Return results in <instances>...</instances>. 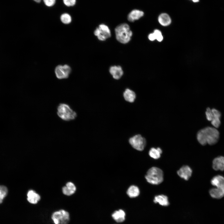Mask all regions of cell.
Listing matches in <instances>:
<instances>
[{
    "mask_svg": "<svg viewBox=\"0 0 224 224\" xmlns=\"http://www.w3.org/2000/svg\"><path fill=\"white\" fill-rule=\"evenodd\" d=\"M198 142L202 145L216 144L219 138V133L216 128L208 127L199 130L197 135Z\"/></svg>",
    "mask_w": 224,
    "mask_h": 224,
    "instance_id": "obj_1",
    "label": "cell"
},
{
    "mask_svg": "<svg viewBox=\"0 0 224 224\" xmlns=\"http://www.w3.org/2000/svg\"><path fill=\"white\" fill-rule=\"evenodd\" d=\"M115 32L117 40L123 44L128 43L133 34L129 26L126 23L118 25L115 29Z\"/></svg>",
    "mask_w": 224,
    "mask_h": 224,
    "instance_id": "obj_2",
    "label": "cell"
},
{
    "mask_svg": "<svg viewBox=\"0 0 224 224\" xmlns=\"http://www.w3.org/2000/svg\"><path fill=\"white\" fill-rule=\"evenodd\" d=\"M57 114L62 120L69 121L74 120L77 117V114L67 104L61 103L57 107Z\"/></svg>",
    "mask_w": 224,
    "mask_h": 224,
    "instance_id": "obj_3",
    "label": "cell"
},
{
    "mask_svg": "<svg viewBox=\"0 0 224 224\" xmlns=\"http://www.w3.org/2000/svg\"><path fill=\"white\" fill-rule=\"evenodd\" d=\"M145 178L147 181L150 184H159L163 180V173L162 170L159 168L152 167L148 170Z\"/></svg>",
    "mask_w": 224,
    "mask_h": 224,
    "instance_id": "obj_4",
    "label": "cell"
},
{
    "mask_svg": "<svg viewBox=\"0 0 224 224\" xmlns=\"http://www.w3.org/2000/svg\"><path fill=\"white\" fill-rule=\"evenodd\" d=\"M51 218L54 224H68L70 221L69 213L61 209L53 213Z\"/></svg>",
    "mask_w": 224,
    "mask_h": 224,
    "instance_id": "obj_5",
    "label": "cell"
},
{
    "mask_svg": "<svg viewBox=\"0 0 224 224\" xmlns=\"http://www.w3.org/2000/svg\"><path fill=\"white\" fill-rule=\"evenodd\" d=\"M129 142L132 147L138 151H142L146 145L145 139L140 134L136 135L130 138Z\"/></svg>",
    "mask_w": 224,
    "mask_h": 224,
    "instance_id": "obj_6",
    "label": "cell"
},
{
    "mask_svg": "<svg viewBox=\"0 0 224 224\" xmlns=\"http://www.w3.org/2000/svg\"><path fill=\"white\" fill-rule=\"evenodd\" d=\"M95 35L97 36L100 40L104 41L110 38L111 35L109 27L106 25L102 24L96 28L94 31Z\"/></svg>",
    "mask_w": 224,
    "mask_h": 224,
    "instance_id": "obj_7",
    "label": "cell"
},
{
    "mask_svg": "<svg viewBox=\"0 0 224 224\" xmlns=\"http://www.w3.org/2000/svg\"><path fill=\"white\" fill-rule=\"evenodd\" d=\"M71 70V68L68 65H59L55 69V73L59 79H66L68 77Z\"/></svg>",
    "mask_w": 224,
    "mask_h": 224,
    "instance_id": "obj_8",
    "label": "cell"
},
{
    "mask_svg": "<svg viewBox=\"0 0 224 224\" xmlns=\"http://www.w3.org/2000/svg\"><path fill=\"white\" fill-rule=\"evenodd\" d=\"M192 173V169L187 165L182 166L177 171L178 175L186 180H188L191 177Z\"/></svg>",
    "mask_w": 224,
    "mask_h": 224,
    "instance_id": "obj_9",
    "label": "cell"
},
{
    "mask_svg": "<svg viewBox=\"0 0 224 224\" xmlns=\"http://www.w3.org/2000/svg\"><path fill=\"white\" fill-rule=\"evenodd\" d=\"M212 114V119L211 121L212 124L216 128H218L221 125L220 118L221 116V112L215 108L211 109Z\"/></svg>",
    "mask_w": 224,
    "mask_h": 224,
    "instance_id": "obj_10",
    "label": "cell"
},
{
    "mask_svg": "<svg viewBox=\"0 0 224 224\" xmlns=\"http://www.w3.org/2000/svg\"><path fill=\"white\" fill-rule=\"evenodd\" d=\"M212 185L216 188L224 190V177L220 175L213 177L211 180Z\"/></svg>",
    "mask_w": 224,
    "mask_h": 224,
    "instance_id": "obj_11",
    "label": "cell"
},
{
    "mask_svg": "<svg viewBox=\"0 0 224 224\" xmlns=\"http://www.w3.org/2000/svg\"><path fill=\"white\" fill-rule=\"evenodd\" d=\"M212 167L215 170H224V156H220L215 158L212 162Z\"/></svg>",
    "mask_w": 224,
    "mask_h": 224,
    "instance_id": "obj_12",
    "label": "cell"
},
{
    "mask_svg": "<svg viewBox=\"0 0 224 224\" xmlns=\"http://www.w3.org/2000/svg\"><path fill=\"white\" fill-rule=\"evenodd\" d=\"M144 15V12L137 9L132 10L128 14L127 19L130 22H133L138 20L142 17Z\"/></svg>",
    "mask_w": 224,
    "mask_h": 224,
    "instance_id": "obj_13",
    "label": "cell"
},
{
    "mask_svg": "<svg viewBox=\"0 0 224 224\" xmlns=\"http://www.w3.org/2000/svg\"><path fill=\"white\" fill-rule=\"evenodd\" d=\"M109 71L113 77L116 80L119 79L123 74L122 69L119 66H114L110 67Z\"/></svg>",
    "mask_w": 224,
    "mask_h": 224,
    "instance_id": "obj_14",
    "label": "cell"
},
{
    "mask_svg": "<svg viewBox=\"0 0 224 224\" xmlns=\"http://www.w3.org/2000/svg\"><path fill=\"white\" fill-rule=\"evenodd\" d=\"M158 22L164 26H169L171 22V19L170 16L166 13H163L159 15L158 18Z\"/></svg>",
    "mask_w": 224,
    "mask_h": 224,
    "instance_id": "obj_15",
    "label": "cell"
},
{
    "mask_svg": "<svg viewBox=\"0 0 224 224\" xmlns=\"http://www.w3.org/2000/svg\"><path fill=\"white\" fill-rule=\"evenodd\" d=\"M153 202L155 203H158L160 205L164 206H167L169 204L168 197L163 194L156 196L154 197Z\"/></svg>",
    "mask_w": 224,
    "mask_h": 224,
    "instance_id": "obj_16",
    "label": "cell"
},
{
    "mask_svg": "<svg viewBox=\"0 0 224 224\" xmlns=\"http://www.w3.org/2000/svg\"><path fill=\"white\" fill-rule=\"evenodd\" d=\"M123 95L125 100L130 103L134 102L136 98V94L135 92L133 90L128 88L125 89Z\"/></svg>",
    "mask_w": 224,
    "mask_h": 224,
    "instance_id": "obj_17",
    "label": "cell"
},
{
    "mask_svg": "<svg viewBox=\"0 0 224 224\" xmlns=\"http://www.w3.org/2000/svg\"><path fill=\"white\" fill-rule=\"evenodd\" d=\"M27 196L28 201L33 204H36L40 198V196L33 190H30L28 191Z\"/></svg>",
    "mask_w": 224,
    "mask_h": 224,
    "instance_id": "obj_18",
    "label": "cell"
},
{
    "mask_svg": "<svg viewBox=\"0 0 224 224\" xmlns=\"http://www.w3.org/2000/svg\"><path fill=\"white\" fill-rule=\"evenodd\" d=\"M209 193L214 198L220 199L224 196V190L216 187L210 189Z\"/></svg>",
    "mask_w": 224,
    "mask_h": 224,
    "instance_id": "obj_19",
    "label": "cell"
},
{
    "mask_svg": "<svg viewBox=\"0 0 224 224\" xmlns=\"http://www.w3.org/2000/svg\"><path fill=\"white\" fill-rule=\"evenodd\" d=\"M163 38L161 32L158 29L154 30L152 33L150 34L148 36L149 40L151 41L156 40L158 42H161L163 40Z\"/></svg>",
    "mask_w": 224,
    "mask_h": 224,
    "instance_id": "obj_20",
    "label": "cell"
},
{
    "mask_svg": "<svg viewBox=\"0 0 224 224\" xmlns=\"http://www.w3.org/2000/svg\"><path fill=\"white\" fill-rule=\"evenodd\" d=\"M127 194L130 198L136 197L140 194L139 189L138 186L136 185H131L128 189Z\"/></svg>",
    "mask_w": 224,
    "mask_h": 224,
    "instance_id": "obj_21",
    "label": "cell"
},
{
    "mask_svg": "<svg viewBox=\"0 0 224 224\" xmlns=\"http://www.w3.org/2000/svg\"><path fill=\"white\" fill-rule=\"evenodd\" d=\"M125 215L124 212L122 210L120 209L115 211L113 213L112 217L116 222H120L124 220Z\"/></svg>",
    "mask_w": 224,
    "mask_h": 224,
    "instance_id": "obj_22",
    "label": "cell"
},
{
    "mask_svg": "<svg viewBox=\"0 0 224 224\" xmlns=\"http://www.w3.org/2000/svg\"><path fill=\"white\" fill-rule=\"evenodd\" d=\"M162 153V150L159 147L157 148L152 147L150 149L149 152V156L155 159H159L161 157Z\"/></svg>",
    "mask_w": 224,
    "mask_h": 224,
    "instance_id": "obj_23",
    "label": "cell"
},
{
    "mask_svg": "<svg viewBox=\"0 0 224 224\" xmlns=\"http://www.w3.org/2000/svg\"><path fill=\"white\" fill-rule=\"evenodd\" d=\"M60 20L62 23L65 24H69L72 21L71 16L67 13L62 14L60 16Z\"/></svg>",
    "mask_w": 224,
    "mask_h": 224,
    "instance_id": "obj_24",
    "label": "cell"
},
{
    "mask_svg": "<svg viewBox=\"0 0 224 224\" xmlns=\"http://www.w3.org/2000/svg\"><path fill=\"white\" fill-rule=\"evenodd\" d=\"M7 188L3 185H0V204L1 203L7 194Z\"/></svg>",
    "mask_w": 224,
    "mask_h": 224,
    "instance_id": "obj_25",
    "label": "cell"
},
{
    "mask_svg": "<svg viewBox=\"0 0 224 224\" xmlns=\"http://www.w3.org/2000/svg\"><path fill=\"white\" fill-rule=\"evenodd\" d=\"M66 186L72 194L76 190V187L74 184L71 182H68L66 185Z\"/></svg>",
    "mask_w": 224,
    "mask_h": 224,
    "instance_id": "obj_26",
    "label": "cell"
},
{
    "mask_svg": "<svg viewBox=\"0 0 224 224\" xmlns=\"http://www.w3.org/2000/svg\"><path fill=\"white\" fill-rule=\"evenodd\" d=\"M205 114L207 119L209 121H211L213 117L211 109L209 107L207 108Z\"/></svg>",
    "mask_w": 224,
    "mask_h": 224,
    "instance_id": "obj_27",
    "label": "cell"
},
{
    "mask_svg": "<svg viewBox=\"0 0 224 224\" xmlns=\"http://www.w3.org/2000/svg\"><path fill=\"white\" fill-rule=\"evenodd\" d=\"M63 2L67 6H73L75 4L76 0H63Z\"/></svg>",
    "mask_w": 224,
    "mask_h": 224,
    "instance_id": "obj_28",
    "label": "cell"
},
{
    "mask_svg": "<svg viewBox=\"0 0 224 224\" xmlns=\"http://www.w3.org/2000/svg\"><path fill=\"white\" fill-rule=\"evenodd\" d=\"M45 5L49 7L53 6L55 3L56 0H43Z\"/></svg>",
    "mask_w": 224,
    "mask_h": 224,
    "instance_id": "obj_29",
    "label": "cell"
},
{
    "mask_svg": "<svg viewBox=\"0 0 224 224\" xmlns=\"http://www.w3.org/2000/svg\"><path fill=\"white\" fill-rule=\"evenodd\" d=\"M62 190L63 193L66 195L70 196L72 194L66 186L63 188Z\"/></svg>",
    "mask_w": 224,
    "mask_h": 224,
    "instance_id": "obj_30",
    "label": "cell"
},
{
    "mask_svg": "<svg viewBox=\"0 0 224 224\" xmlns=\"http://www.w3.org/2000/svg\"><path fill=\"white\" fill-rule=\"evenodd\" d=\"M191 0L193 2H194V3L198 2L199 1V0Z\"/></svg>",
    "mask_w": 224,
    "mask_h": 224,
    "instance_id": "obj_31",
    "label": "cell"
},
{
    "mask_svg": "<svg viewBox=\"0 0 224 224\" xmlns=\"http://www.w3.org/2000/svg\"><path fill=\"white\" fill-rule=\"evenodd\" d=\"M34 0V1L35 2H36L40 3L41 1V0Z\"/></svg>",
    "mask_w": 224,
    "mask_h": 224,
    "instance_id": "obj_32",
    "label": "cell"
}]
</instances>
